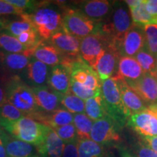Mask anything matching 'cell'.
<instances>
[{
    "label": "cell",
    "mask_w": 157,
    "mask_h": 157,
    "mask_svg": "<svg viewBox=\"0 0 157 157\" xmlns=\"http://www.w3.org/2000/svg\"><path fill=\"white\" fill-rule=\"evenodd\" d=\"M130 12L124 2H114L111 15L102 22L101 34L119 51L120 43L126 33L134 25Z\"/></svg>",
    "instance_id": "6da1fadb"
},
{
    "label": "cell",
    "mask_w": 157,
    "mask_h": 157,
    "mask_svg": "<svg viewBox=\"0 0 157 157\" xmlns=\"http://www.w3.org/2000/svg\"><path fill=\"white\" fill-rule=\"evenodd\" d=\"M70 92L85 101L90 99V98L95 97L97 95H99L101 93V92L93 91V90L87 89V87H85L82 84L71 79Z\"/></svg>",
    "instance_id": "e575fe53"
},
{
    "label": "cell",
    "mask_w": 157,
    "mask_h": 157,
    "mask_svg": "<svg viewBox=\"0 0 157 157\" xmlns=\"http://www.w3.org/2000/svg\"><path fill=\"white\" fill-rule=\"evenodd\" d=\"M9 23H10L9 20L0 17V33H1L2 31L5 30L6 26H7Z\"/></svg>",
    "instance_id": "bcb514c9"
},
{
    "label": "cell",
    "mask_w": 157,
    "mask_h": 157,
    "mask_svg": "<svg viewBox=\"0 0 157 157\" xmlns=\"http://www.w3.org/2000/svg\"><path fill=\"white\" fill-rule=\"evenodd\" d=\"M21 17L32 24L40 39L45 42L63 29L62 15L50 7H41L34 13H25Z\"/></svg>",
    "instance_id": "3957f363"
},
{
    "label": "cell",
    "mask_w": 157,
    "mask_h": 157,
    "mask_svg": "<svg viewBox=\"0 0 157 157\" xmlns=\"http://www.w3.org/2000/svg\"><path fill=\"white\" fill-rule=\"evenodd\" d=\"M32 29H34V27L28 21L22 19L21 21H15L10 22L5 28V31L9 34L17 38L20 35L23 33L27 32Z\"/></svg>",
    "instance_id": "d6a6232c"
},
{
    "label": "cell",
    "mask_w": 157,
    "mask_h": 157,
    "mask_svg": "<svg viewBox=\"0 0 157 157\" xmlns=\"http://www.w3.org/2000/svg\"><path fill=\"white\" fill-rule=\"evenodd\" d=\"M140 64L144 74H151L157 76V59L146 48H143L134 57Z\"/></svg>",
    "instance_id": "f1b7e54d"
},
{
    "label": "cell",
    "mask_w": 157,
    "mask_h": 157,
    "mask_svg": "<svg viewBox=\"0 0 157 157\" xmlns=\"http://www.w3.org/2000/svg\"><path fill=\"white\" fill-rule=\"evenodd\" d=\"M7 2L17 8L22 10L26 13H28L27 11L31 12V13H34L36 10L45 7L48 2L44 1H32V0H7Z\"/></svg>",
    "instance_id": "836d02e7"
},
{
    "label": "cell",
    "mask_w": 157,
    "mask_h": 157,
    "mask_svg": "<svg viewBox=\"0 0 157 157\" xmlns=\"http://www.w3.org/2000/svg\"><path fill=\"white\" fill-rule=\"evenodd\" d=\"M63 157H78V140L65 143Z\"/></svg>",
    "instance_id": "f35d334b"
},
{
    "label": "cell",
    "mask_w": 157,
    "mask_h": 157,
    "mask_svg": "<svg viewBox=\"0 0 157 157\" xmlns=\"http://www.w3.org/2000/svg\"><path fill=\"white\" fill-rule=\"evenodd\" d=\"M57 134L65 143L73 142L74 140H78L76 130L74 124L65 125L60 127L53 129Z\"/></svg>",
    "instance_id": "d590c367"
},
{
    "label": "cell",
    "mask_w": 157,
    "mask_h": 157,
    "mask_svg": "<svg viewBox=\"0 0 157 157\" xmlns=\"http://www.w3.org/2000/svg\"><path fill=\"white\" fill-rule=\"evenodd\" d=\"M133 23L135 25H143L157 24V16L149 14L146 8V0H142L140 5L129 9Z\"/></svg>",
    "instance_id": "d4e9b609"
},
{
    "label": "cell",
    "mask_w": 157,
    "mask_h": 157,
    "mask_svg": "<svg viewBox=\"0 0 157 157\" xmlns=\"http://www.w3.org/2000/svg\"><path fill=\"white\" fill-rule=\"evenodd\" d=\"M33 58L47 66L53 67L62 63L64 56L51 43L42 41L34 48Z\"/></svg>",
    "instance_id": "7402d4cb"
},
{
    "label": "cell",
    "mask_w": 157,
    "mask_h": 157,
    "mask_svg": "<svg viewBox=\"0 0 157 157\" xmlns=\"http://www.w3.org/2000/svg\"><path fill=\"white\" fill-rule=\"evenodd\" d=\"M127 124L142 137L157 135V117L148 108L146 111L131 115Z\"/></svg>",
    "instance_id": "30bf717a"
},
{
    "label": "cell",
    "mask_w": 157,
    "mask_h": 157,
    "mask_svg": "<svg viewBox=\"0 0 157 157\" xmlns=\"http://www.w3.org/2000/svg\"><path fill=\"white\" fill-rule=\"evenodd\" d=\"M145 35L144 48L157 59V24L143 26Z\"/></svg>",
    "instance_id": "1f68e13d"
},
{
    "label": "cell",
    "mask_w": 157,
    "mask_h": 157,
    "mask_svg": "<svg viewBox=\"0 0 157 157\" xmlns=\"http://www.w3.org/2000/svg\"><path fill=\"white\" fill-rule=\"evenodd\" d=\"M32 89L37 105L43 112L51 113L60 109L62 95L56 93L47 85Z\"/></svg>",
    "instance_id": "e0dca14e"
},
{
    "label": "cell",
    "mask_w": 157,
    "mask_h": 157,
    "mask_svg": "<svg viewBox=\"0 0 157 157\" xmlns=\"http://www.w3.org/2000/svg\"><path fill=\"white\" fill-rule=\"evenodd\" d=\"M146 8L149 14L157 16V0H146Z\"/></svg>",
    "instance_id": "b9f144b4"
},
{
    "label": "cell",
    "mask_w": 157,
    "mask_h": 157,
    "mask_svg": "<svg viewBox=\"0 0 157 157\" xmlns=\"http://www.w3.org/2000/svg\"><path fill=\"white\" fill-rule=\"evenodd\" d=\"M29 157H39V156H38V155H37V156H36V155H32V156H31Z\"/></svg>",
    "instance_id": "816d5d0a"
},
{
    "label": "cell",
    "mask_w": 157,
    "mask_h": 157,
    "mask_svg": "<svg viewBox=\"0 0 157 157\" xmlns=\"http://www.w3.org/2000/svg\"><path fill=\"white\" fill-rule=\"evenodd\" d=\"M94 121L90 119L85 113L74 115L73 124L75 127L78 140L90 139V132Z\"/></svg>",
    "instance_id": "4316f807"
},
{
    "label": "cell",
    "mask_w": 157,
    "mask_h": 157,
    "mask_svg": "<svg viewBox=\"0 0 157 157\" xmlns=\"http://www.w3.org/2000/svg\"><path fill=\"white\" fill-rule=\"evenodd\" d=\"M121 157H137L135 156H133V155H131L127 151H123L121 153Z\"/></svg>",
    "instance_id": "c3c4849f"
},
{
    "label": "cell",
    "mask_w": 157,
    "mask_h": 157,
    "mask_svg": "<svg viewBox=\"0 0 157 157\" xmlns=\"http://www.w3.org/2000/svg\"><path fill=\"white\" fill-rule=\"evenodd\" d=\"M25 115L12 104L6 103L0 108V127L2 128L5 125L15 122Z\"/></svg>",
    "instance_id": "f546056e"
},
{
    "label": "cell",
    "mask_w": 157,
    "mask_h": 157,
    "mask_svg": "<svg viewBox=\"0 0 157 157\" xmlns=\"http://www.w3.org/2000/svg\"><path fill=\"white\" fill-rule=\"evenodd\" d=\"M6 93L5 85L0 84V108L6 103Z\"/></svg>",
    "instance_id": "7bdbcfd3"
},
{
    "label": "cell",
    "mask_w": 157,
    "mask_h": 157,
    "mask_svg": "<svg viewBox=\"0 0 157 157\" xmlns=\"http://www.w3.org/2000/svg\"><path fill=\"white\" fill-rule=\"evenodd\" d=\"M113 2L106 0H87L79 2L76 4L77 7L73 8L92 21L103 22L111 15Z\"/></svg>",
    "instance_id": "9c48e42d"
},
{
    "label": "cell",
    "mask_w": 157,
    "mask_h": 157,
    "mask_svg": "<svg viewBox=\"0 0 157 157\" xmlns=\"http://www.w3.org/2000/svg\"><path fill=\"white\" fill-rule=\"evenodd\" d=\"M135 151L137 157H157V153L145 144H139Z\"/></svg>",
    "instance_id": "ab89813d"
},
{
    "label": "cell",
    "mask_w": 157,
    "mask_h": 157,
    "mask_svg": "<svg viewBox=\"0 0 157 157\" xmlns=\"http://www.w3.org/2000/svg\"><path fill=\"white\" fill-rule=\"evenodd\" d=\"M156 105H157V104H156Z\"/></svg>",
    "instance_id": "11a10c76"
},
{
    "label": "cell",
    "mask_w": 157,
    "mask_h": 157,
    "mask_svg": "<svg viewBox=\"0 0 157 157\" xmlns=\"http://www.w3.org/2000/svg\"><path fill=\"white\" fill-rule=\"evenodd\" d=\"M144 144L157 153V135L152 137H142Z\"/></svg>",
    "instance_id": "60d3db41"
},
{
    "label": "cell",
    "mask_w": 157,
    "mask_h": 157,
    "mask_svg": "<svg viewBox=\"0 0 157 157\" xmlns=\"http://www.w3.org/2000/svg\"><path fill=\"white\" fill-rule=\"evenodd\" d=\"M103 157H114V156L111 153H109V154H105Z\"/></svg>",
    "instance_id": "681fc988"
},
{
    "label": "cell",
    "mask_w": 157,
    "mask_h": 157,
    "mask_svg": "<svg viewBox=\"0 0 157 157\" xmlns=\"http://www.w3.org/2000/svg\"><path fill=\"white\" fill-rule=\"evenodd\" d=\"M143 74L142 68L135 58L122 56L119 59L117 71L113 77L122 79L129 85L140 79Z\"/></svg>",
    "instance_id": "ac0fdd59"
},
{
    "label": "cell",
    "mask_w": 157,
    "mask_h": 157,
    "mask_svg": "<svg viewBox=\"0 0 157 157\" xmlns=\"http://www.w3.org/2000/svg\"><path fill=\"white\" fill-rule=\"evenodd\" d=\"M121 128L109 116L94 121L90 139L101 146L117 143L120 140L119 130Z\"/></svg>",
    "instance_id": "ba28073f"
},
{
    "label": "cell",
    "mask_w": 157,
    "mask_h": 157,
    "mask_svg": "<svg viewBox=\"0 0 157 157\" xmlns=\"http://www.w3.org/2000/svg\"><path fill=\"white\" fill-rule=\"evenodd\" d=\"M27 50L28 49L21 44L16 37L6 31L0 33V51L7 53H21Z\"/></svg>",
    "instance_id": "83f0119b"
},
{
    "label": "cell",
    "mask_w": 157,
    "mask_h": 157,
    "mask_svg": "<svg viewBox=\"0 0 157 157\" xmlns=\"http://www.w3.org/2000/svg\"><path fill=\"white\" fill-rule=\"evenodd\" d=\"M148 109H150L151 111H153L155 115H156V117H157V105H150V106L148 107Z\"/></svg>",
    "instance_id": "7dc6e473"
},
{
    "label": "cell",
    "mask_w": 157,
    "mask_h": 157,
    "mask_svg": "<svg viewBox=\"0 0 157 157\" xmlns=\"http://www.w3.org/2000/svg\"><path fill=\"white\" fill-rule=\"evenodd\" d=\"M2 138L5 144L6 153L8 157H29L32 156L34 146L7 134L5 130L2 133Z\"/></svg>",
    "instance_id": "603a6c76"
},
{
    "label": "cell",
    "mask_w": 157,
    "mask_h": 157,
    "mask_svg": "<svg viewBox=\"0 0 157 157\" xmlns=\"http://www.w3.org/2000/svg\"><path fill=\"white\" fill-rule=\"evenodd\" d=\"M3 131L2 133L3 132ZM2 133L0 134V157H6L7 156V153H6L5 144H4L2 138Z\"/></svg>",
    "instance_id": "ee69618b"
},
{
    "label": "cell",
    "mask_w": 157,
    "mask_h": 157,
    "mask_svg": "<svg viewBox=\"0 0 157 157\" xmlns=\"http://www.w3.org/2000/svg\"><path fill=\"white\" fill-rule=\"evenodd\" d=\"M17 39L27 49L34 48L42 42L35 29L21 34Z\"/></svg>",
    "instance_id": "8d00e7d4"
},
{
    "label": "cell",
    "mask_w": 157,
    "mask_h": 157,
    "mask_svg": "<svg viewBox=\"0 0 157 157\" xmlns=\"http://www.w3.org/2000/svg\"><path fill=\"white\" fill-rule=\"evenodd\" d=\"M34 50V48L28 49L21 53H7L0 51L2 67L10 72H22L32 58Z\"/></svg>",
    "instance_id": "ffe728a7"
},
{
    "label": "cell",
    "mask_w": 157,
    "mask_h": 157,
    "mask_svg": "<svg viewBox=\"0 0 157 157\" xmlns=\"http://www.w3.org/2000/svg\"><path fill=\"white\" fill-rule=\"evenodd\" d=\"M50 128L26 116L2 127L10 136L35 146L43 142Z\"/></svg>",
    "instance_id": "277c9868"
},
{
    "label": "cell",
    "mask_w": 157,
    "mask_h": 157,
    "mask_svg": "<svg viewBox=\"0 0 157 157\" xmlns=\"http://www.w3.org/2000/svg\"><path fill=\"white\" fill-rule=\"evenodd\" d=\"M101 95L108 115L122 128L127 123L128 117L121 101L120 89L117 78L111 77L101 82Z\"/></svg>",
    "instance_id": "8992f818"
},
{
    "label": "cell",
    "mask_w": 157,
    "mask_h": 157,
    "mask_svg": "<svg viewBox=\"0 0 157 157\" xmlns=\"http://www.w3.org/2000/svg\"><path fill=\"white\" fill-rule=\"evenodd\" d=\"M145 47V35L143 26L134 25L125 34L120 43L119 52L121 57L134 58L137 52Z\"/></svg>",
    "instance_id": "8fae6325"
},
{
    "label": "cell",
    "mask_w": 157,
    "mask_h": 157,
    "mask_svg": "<svg viewBox=\"0 0 157 157\" xmlns=\"http://www.w3.org/2000/svg\"><path fill=\"white\" fill-rule=\"evenodd\" d=\"M156 88H157V85H156Z\"/></svg>",
    "instance_id": "db71d44e"
},
{
    "label": "cell",
    "mask_w": 157,
    "mask_h": 157,
    "mask_svg": "<svg viewBox=\"0 0 157 157\" xmlns=\"http://www.w3.org/2000/svg\"><path fill=\"white\" fill-rule=\"evenodd\" d=\"M63 29L82 39L94 34H101L102 22H96L85 17L73 7H63Z\"/></svg>",
    "instance_id": "5b68a950"
},
{
    "label": "cell",
    "mask_w": 157,
    "mask_h": 157,
    "mask_svg": "<svg viewBox=\"0 0 157 157\" xmlns=\"http://www.w3.org/2000/svg\"><path fill=\"white\" fill-rule=\"evenodd\" d=\"M78 157H103L105 151L103 146L91 139L78 140Z\"/></svg>",
    "instance_id": "484cf974"
},
{
    "label": "cell",
    "mask_w": 157,
    "mask_h": 157,
    "mask_svg": "<svg viewBox=\"0 0 157 157\" xmlns=\"http://www.w3.org/2000/svg\"><path fill=\"white\" fill-rule=\"evenodd\" d=\"M60 104L71 113H82L85 110V101L69 92L62 96Z\"/></svg>",
    "instance_id": "4dcf8cb0"
},
{
    "label": "cell",
    "mask_w": 157,
    "mask_h": 157,
    "mask_svg": "<svg viewBox=\"0 0 157 157\" xmlns=\"http://www.w3.org/2000/svg\"><path fill=\"white\" fill-rule=\"evenodd\" d=\"M157 76L144 74L140 79L128 85L144 102L147 107L157 104Z\"/></svg>",
    "instance_id": "7c38bea8"
},
{
    "label": "cell",
    "mask_w": 157,
    "mask_h": 157,
    "mask_svg": "<svg viewBox=\"0 0 157 157\" xmlns=\"http://www.w3.org/2000/svg\"><path fill=\"white\" fill-rule=\"evenodd\" d=\"M50 68L46 64L36 59H31L27 67L22 71V79L31 87H39L46 86Z\"/></svg>",
    "instance_id": "4fadbf2b"
},
{
    "label": "cell",
    "mask_w": 157,
    "mask_h": 157,
    "mask_svg": "<svg viewBox=\"0 0 157 157\" xmlns=\"http://www.w3.org/2000/svg\"><path fill=\"white\" fill-rule=\"evenodd\" d=\"M117 79L120 89L121 101L128 118L135 113L146 111L148 107L134 90L124 80L120 78Z\"/></svg>",
    "instance_id": "d6986e66"
},
{
    "label": "cell",
    "mask_w": 157,
    "mask_h": 157,
    "mask_svg": "<svg viewBox=\"0 0 157 157\" xmlns=\"http://www.w3.org/2000/svg\"><path fill=\"white\" fill-rule=\"evenodd\" d=\"M110 44L109 40L101 34L90 35L80 41L79 54L82 60L95 69Z\"/></svg>",
    "instance_id": "52a82bcc"
},
{
    "label": "cell",
    "mask_w": 157,
    "mask_h": 157,
    "mask_svg": "<svg viewBox=\"0 0 157 157\" xmlns=\"http://www.w3.org/2000/svg\"><path fill=\"white\" fill-rule=\"evenodd\" d=\"M2 68V65H1V63H0V70H1Z\"/></svg>",
    "instance_id": "f5cc1de1"
},
{
    "label": "cell",
    "mask_w": 157,
    "mask_h": 157,
    "mask_svg": "<svg viewBox=\"0 0 157 157\" xmlns=\"http://www.w3.org/2000/svg\"><path fill=\"white\" fill-rule=\"evenodd\" d=\"M64 147L65 143L53 129L50 128L43 142L36 146V151L39 157H61Z\"/></svg>",
    "instance_id": "44dd1931"
},
{
    "label": "cell",
    "mask_w": 157,
    "mask_h": 157,
    "mask_svg": "<svg viewBox=\"0 0 157 157\" xmlns=\"http://www.w3.org/2000/svg\"><path fill=\"white\" fill-rule=\"evenodd\" d=\"M84 113L93 121L99 120L109 116L105 109L101 93L99 95L85 101Z\"/></svg>",
    "instance_id": "cb8c5ba5"
},
{
    "label": "cell",
    "mask_w": 157,
    "mask_h": 157,
    "mask_svg": "<svg viewBox=\"0 0 157 157\" xmlns=\"http://www.w3.org/2000/svg\"><path fill=\"white\" fill-rule=\"evenodd\" d=\"M71 69L68 66L59 64L50 68L48 84L51 89L64 95L70 92Z\"/></svg>",
    "instance_id": "2e32d148"
},
{
    "label": "cell",
    "mask_w": 157,
    "mask_h": 157,
    "mask_svg": "<svg viewBox=\"0 0 157 157\" xmlns=\"http://www.w3.org/2000/svg\"><path fill=\"white\" fill-rule=\"evenodd\" d=\"M141 2H142V0H128V1H124V2L126 3L128 8L130 9L140 5Z\"/></svg>",
    "instance_id": "f6af8a7d"
},
{
    "label": "cell",
    "mask_w": 157,
    "mask_h": 157,
    "mask_svg": "<svg viewBox=\"0 0 157 157\" xmlns=\"http://www.w3.org/2000/svg\"><path fill=\"white\" fill-rule=\"evenodd\" d=\"M81 39L68 34L63 29L58 31L49 39V42L58 49L65 57L79 56Z\"/></svg>",
    "instance_id": "9a60e30c"
},
{
    "label": "cell",
    "mask_w": 157,
    "mask_h": 157,
    "mask_svg": "<svg viewBox=\"0 0 157 157\" xmlns=\"http://www.w3.org/2000/svg\"><path fill=\"white\" fill-rule=\"evenodd\" d=\"M4 130V129H2V127H0V134H1V133H2V131Z\"/></svg>",
    "instance_id": "f907efd6"
},
{
    "label": "cell",
    "mask_w": 157,
    "mask_h": 157,
    "mask_svg": "<svg viewBox=\"0 0 157 157\" xmlns=\"http://www.w3.org/2000/svg\"><path fill=\"white\" fill-rule=\"evenodd\" d=\"M25 12L8 3L7 0H0V16L2 15H19L25 14Z\"/></svg>",
    "instance_id": "74e56055"
},
{
    "label": "cell",
    "mask_w": 157,
    "mask_h": 157,
    "mask_svg": "<svg viewBox=\"0 0 157 157\" xmlns=\"http://www.w3.org/2000/svg\"><path fill=\"white\" fill-rule=\"evenodd\" d=\"M6 101L13 105L26 117L40 112L37 105L32 87L22 79L21 76L14 74L5 82Z\"/></svg>",
    "instance_id": "7a4b0ae2"
},
{
    "label": "cell",
    "mask_w": 157,
    "mask_h": 157,
    "mask_svg": "<svg viewBox=\"0 0 157 157\" xmlns=\"http://www.w3.org/2000/svg\"><path fill=\"white\" fill-rule=\"evenodd\" d=\"M120 58L121 56L117 49L113 45L109 44L95 69L101 82L115 75Z\"/></svg>",
    "instance_id": "5bb4252c"
}]
</instances>
